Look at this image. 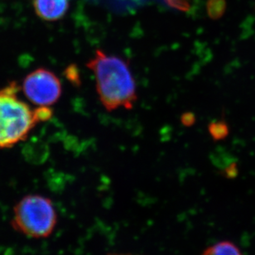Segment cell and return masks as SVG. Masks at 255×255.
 Wrapping results in <instances>:
<instances>
[{
  "label": "cell",
  "mask_w": 255,
  "mask_h": 255,
  "mask_svg": "<svg viewBox=\"0 0 255 255\" xmlns=\"http://www.w3.org/2000/svg\"><path fill=\"white\" fill-rule=\"evenodd\" d=\"M86 66L94 73L96 91L106 111L133 107L137 100V87L127 61L96 50Z\"/></svg>",
  "instance_id": "obj_1"
},
{
  "label": "cell",
  "mask_w": 255,
  "mask_h": 255,
  "mask_svg": "<svg viewBox=\"0 0 255 255\" xmlns=\"http://www.w3.org/2000/svg\"><path fill=\"white\" fill-rule=\"evenodd\" d=\"M16 83L0 91V148L10 147L27 137L37 122L34 111L18 96Z\"/></svg>",
  "instance_id": "obj_2"
},
{
  "label": "cell",
  "mask_w": 255,
  "mask_h": 255,
  "mask_svg": "<svg viewBox=\"0 0 255 255\" xmlns=\"http://www.w3.org/2000/svg\"><path fill=\"white\" fill-rule=\"evenodd\" d=\"M12 226L15 231L31 238H47L57 224L52 201L40 195H28L13 209Z\"/></svg>",
  "instance_id": "obj_3"
},
{
  "label": "cell",
  "mask_w": 255,
  "mask_h": 255,
  "mask_svg": "<svg viewBox=\"0 0 255 255\" xmlns=\"http://www.w3.org/2000/svg\"><path fill=\"white\" fill-rule=\"evenodd\" d=\"M22 91L28 101L37 106H50L61 98L62 86L56 74L38 68L25 77Z\"/></svg>",
  "instance_id": "obj_4"
},
{
  "label": "cell",
  "mask_w": 255,
  "mask_h": 255,
  "mask_svg": "<svg viewBox=\"0 0 255 255\" xmlns=\"http://www.w3.org/2000/svg\"><path fill=\"white\" fill-rule=\"evenodd\" d=\"M36 14L44 21L62 19L69 9V0H33Z\"/></svg>",
  "instance_id": "obj_5"
},
{
  "label": "cell",
  "mask_w": 255,
  "mask_h": 255,
  "mask_svg": "<svg viewBox=\"0 0 255 255\" xmlns=\"http://www.w3.org/2000/svg\"><path fill=\"white\" fill-rule=\"evenodd\" d=\"M202 255H243L240 249L230 241H222L206 249Z\"/></svg>",
  "instance_id": "obj_6"
},
{
  "label": "cell",
  "mask_w": 255,
  "mask_h": 255,
  "mask_svg": "<svg viewBox=\"0 0 255 255\" xmlns=\"http://www.w3.org/2000/svg\"><path fill=\"white\" fill-rule=\"evenodd\" d=\"M209 132L214 140H223L229 135L230 129L225 121H214L208 126Z\"/></svg>",
  "instance_id": "obj_7"
},
{
  "label": "cell",
  "mask_w": 255,
  "mask_h": 255,
  "mask_svg": "<svg viewBox=\"0 0 255 255\" xmlns=\"http://www.w3.org/2000/svg\"><path fill=\"white\" fill-rule=\"evenodd\" d=\"M226 10V0H208L206 11L211 19L217 20L223 16Z\"/></svg>",
  "instance_id": "obj_8"
},
{
  "label": "cell",
  "mask_w": 255,
  "mask_h": 255,
  "mask_svg": "<svg viewBox=\"0 0 255 255\" xmlns=\"http://www.w3.org/2000/svg\"><path fill=\"white\" fill-rule=\"evenodd\" d=\"M65 76L73 86H79L81 85V75L78 67L75 64L67 66L65 71Z\"/></svg>",
  "instance_id": "obj_9"
},
{
  "label": "cell",
  "mask_w": 255,
  "mask_h": 255,
  "mask_svg": "<svg viewBox=\"0 0 255 255\" xmlns=\"http://www.w3.org/2000/svg\"><path fill=\"white\" fill-rule=\"evenodd\" d=\"M35 116L37 122L48 121L51 119L53 114L52 109L49 106H39L38 108L34 110Z\"/></svg>",
  "instance_id": "obj_10"
},
{
  "label": "cell",
  "mask_w": 255,
  "mask_h": 255,
  "mask_svg": "<svg viewBox=\"0 0 255 255\" xmlns=\"http://www.w3.org/2000/svg\"><path fill=\"white\" fill-rule=\"evenodd\" d=\"M167 4L177 9L187 10L190 7V0H166Z\"/></svg>",
  "instance_id": "obj_11"
},
{
  "label": "cell",
  "mask_w": 255,
  "mask_h": 255,
  "mask_svg": "<svg viewBox=\"0 0 255 255\" xmlns=\"http://www.w3.org/2000/svg\"><path fill=\"white\" fill-rule=\"evenodd\" d=\"M181 121H182V125L187 127L193 126L195 122H196V117L193 113H185L182 115L181 117Z\"/></svg>",
  "instance_id": "obj_12"
}]
</instances>
